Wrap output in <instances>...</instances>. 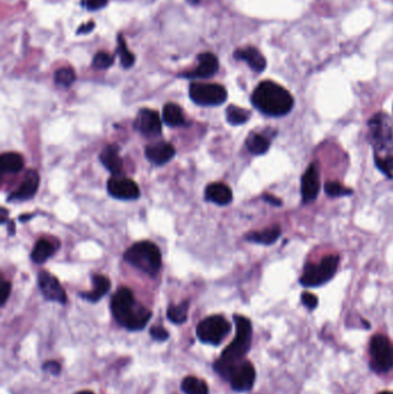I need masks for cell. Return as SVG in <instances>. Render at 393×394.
<instances>
[{"instance_id": "cell-29", "label": "cell", "mask_w": 393, "mask_h": 394, "mask_svg": "<svg viewBox=\"0 0 393 394\" xmlns=\"http://www.w3.org/2000/svg\"><path fill=\"white\" fill-rule=\"evenodd\" d=\"M249 118V111L245 110L243 107L229 105L226 110V119L229 121V124H233V126L243 124L248 121Z\"/></svg>"}, {"instance_id": "cell-37", "label": "cell", "mask_w": 393, "mask_h": 394, "mask_svg": "<svg viewBox=\"0 0 393 394\" xmlns=\"http://www.w3.org/2000/svg\"><path fill=\"white\" fill-rule=\"evenodd\" d=\"M44 371H47V373L54 375V376H57L61 371V366L57 361H47V363L43 364Z\"/></svg>"}, {"instance_id": "cell-40", "label": "cell", "mask_w": 393, "mask_h": 394, "mask_svg": "<svg viewBox=\"0 0 393 394\" xmlns=\"http://www.w3.org/2000/svg\"><path fill=\"white\" fill-rule=\"evenodd\" d=\"M263 199L265 202L270 203L272 206H280L282 204V199H279L278 197L272 195H265L263 196Z\"/></svg>"}, {"instance_id": "cell-41", "label": "cell", "mask_w": 393, "mask_h": 394, "mask_svg": "<svg viewBox=\"0 0 393 394\" xmlns=\"http://www.w3.org/2000/svg\"><path fill=\"white\" fill-rule=\"evenodd\" d=\"M1 212H3V216H1V224H4L5 219H6V213H8V211H6L5 209H1Z\"/></svg>"}, {"instance_id": "cell-38", "label": "cell", "mask_w": 393, "mask_h": 394, "mask_svg": "<svg viewBox=\"0 0 393 394\" xmlns=\"http://www.w3.org/2000/svg\"><path fill=\"white\" fill-rule=\"evenodd\" d=\"M10 294H11V284L8 283V281H4L3 285H1V292H0L1 305H4L6 303L8 298H10Z\"/></svg>"}, {"instance_id": "cell-7", "label": "cell", "mask_w": 393, "mask_h": 394, "mask_svg": "<svg viewBox=\"0 0 393 394\" xmlns=\"http://www.w3.org/2000/svg\"><path fill=\"white\" fill-rule=\"evenodd\" d=\"M370 366L376 373H388L393 369V342L383 334H376L369 344Z\"/></svg>"}, {"instance_id": "cell-23", "label": "cell", "mask_w": 393, "mask_h": 394, "mask_svg": "<svg viewBox=\"0 0 393 394\" xmlns=\"http://www.w3.org/2000/svg\"><path fill=\"white\" fill-rule=\"evenodd\" d=\"M1 170L6 173H18L25 166V160L21 155L16 153H6L0 158Z\"/></svg>"}, {"instance_id": "cell-8", "label": "cell", "mask_w": 393, "mask_h": 394, "mask_svg": "<svg viewBox=\"0 0 393 394\" xmlns=\"http://www.w3.org/2000/svg\"><path fill=\"white\" fill-rule=\"evenodd\" d=\"M231 324L225 317L221 315L209 316L205 320H201L196 327V334L204 344H210L217 346L221 344L229 333Z\"/></svg>"}, {"instance_id": "cell-24", "label": "cell", "mask_w": 393, "mask_h": 394, "mask_svg": "<svg viewBox=\"0 0 393 394\" xmlns=\"http://www.w3.org/2000/svg\"><path fill=\"white\" fill-rule=\"evenodd\" d=\"M54 254V245L47 239H41L36 242L35 247L32 249V259L34 263L42 264V263L47 262Z\"/></svg>"}, {"instance_id": "cell-31", "label": "cell", "mask_w": 393, "mask_h": 394, "mask_svg": "<svg viewBox=\"0 0 393 394\" xmlns=\"http://www.w3.org/2000/svg\"><path fill=\"white\" fill-rule=\"evenodd\" d=\"M76 75L74 69L71 67H61L54 74V81L61 87H69L76 81Z\"/></svg>"}, {"instance_id": "cell-39", "label": "cell", "mask_w": 393, "mask_h": 394, "mask_svg": "<svg viewBox=\"0 0 393 394\" xmlns=\"http://www.w3.org/2000/svg\"><path fill=\"white\" fill-rule=\"evenodd\" d=\"M93 28H95V22L90 21L86 23V25H81V27L78 29L76 34H78V35H80V34H88V32H91Z\"/></svg>"}, {"instance_id": "cell-5", "label": "cell", "mask_w": 393, "mask_h": 394, "mask_svg": "<svg viewBox=\"0 0 393 394\" xmlns=\"http://www.w3.org/2000/svg\"><path fill=\"white\" fill-rule=\"evenodd\" d=\"M126 262L155 277L161 267V255L157 245L150 241L136 242L124 255Z\"/></svg>"}, {"instance_id": "cell-43", "label": "cell", "mask_w": 393, "mask_h": 394, "mask_svg": "<svg viewBox=\"0 0 393 394\" xmlns=\"http://www.w3.org/2000/svg\"><path fill=\"white\" fill-rule=\"evenodd\" d=\"M379 394H393V392H390V391H384V392H381Z\"/></svg>"}, {"instance_id": "cell-36", "label": "cell", "mask_w": 393, "mask_h": 394, "mask_svg": "<svg viewBox=\"0 0 393 394\" xmlns=\"http://www.w3.org/2000/svg\"><path fill=\"white\" fill-rule=\"evenodd\" d=\"M109 0H86L83 5L86 6L87 10L89 11H97L100 8H103L106 6Z\"/></svg>"}, {"instance_id": "cell-35", "label": "cell", "mask_w": 393, "mask_h": 394, "mask_svg": "<svg viewBox=\"0 0 393 394\" xmlns=\"http://www.w3.org/2000/svg\"><path fill=\"white\" fill-rule=\"evenodd\" d=\"M150 336L155 340L165 341L168 338V332L164 327H153L150 329Z\"/></svg>"}, {"instance_id": "cell-22", "label": "cell", "mask_w": 393, "mask_h": 394, "mask_svg": "<svg viewBox=\"0 0 393 394\" xmlns=\"http://www.w3.org/2000/svg\"><path fill=\"white\" fill-rule=\"evenodd\" d=\"M280 234H282V230L278 225H275L271 228H265L263 231L249 233L247 235L246 239L248 241L256 242V243H261V245H272L278 240Z\"/></svg>"}, {"instance_id": "cell-44", "label": "cell", "mask_w": 393, "mask_h": 394, "mask_svg": "<svg viewBox=\"0 0 393 394\" xmlns=\"http://www.w3.org/2000/svg\"><path fill=\"white\" fill-rule=\"evenodd\" d=\"M190 1H192V3H193V4H197V3H199V1H200V0H190Z\"/></svg>"}, {"instance_id": "cell-19", "label": "cell", "mask_w": 393, "mask_h": 394, "mask_svg": "<svg viewBox=\"0 0 393 394\" xmlns=\"http://www.w3.org/2000/svg\"><path fill=\"white\" fill-rule=\"evenodd\" d=\"M204 195L207 201L218 204V206H227L232 202L233 199L232 190L229 186L222 182L210 184L205 189Z\"/></svg>"}, {"instance_id": "cell-3", "label": "cell", "mask_w": 393, "mask_h": 394, "mask_svg": "<svg viewBox=\"0 0 393 394\" xmlns=\"http://www.w3.org/2000/svg\"><path fill=\"white\" fill-rule=\"evenodd\" d=\"M251 103L269 117H282L293 109L294 100L287 90L272 81H263L251 95Z\"/></svg>"}, {"instance_id": "cell-21", "label": "cell", "mask_w": 393, "mask_h": 394, "mask_svg": "<svg viewBox=\"0 0 393 394\" xmlns=\"http://www.w3.org/2000/svg\"><path fill=\"white\" fill-rule=\"evenodd\" d=\"M93 291L81 294L83 298L90 302L100 301V298H103L111 287V283L109 281V278L103 274H95L93 277Z\"/></svg>"}, {"instance_id": "cell-42", "label": "cell", "mask_w": 393, "mask_h": 394, "mask_svg": "<svg viewBox=\"0 0 393 394\" xmlns=\"http://www.w3.org/2000/svg\"><path fill=\"white\" fill-rule=\"evenodd\" d=\"M76 394H95L93 392H90V391H81V392H78Z\"/></svg>"}, {"instance_id": "cell-6", "label": "cell", "mask_w": 393, "mask_h": 394, "mask_svg": "<svg viewBox=\"0 0 393 394\" xmlns=\"http://www.w3.org/2000/svg\"><path fill=\"white\" fill-rule=\"evenodd\" d=\"M339 264V256L329 255L318 264L307 263L301 276L300 283L304 287H317L326 284L336 274Z\"/></svg>"}, {"instance_id": "cell-10", "label": "cell", "mask_w": 393, "mask_h": 394, "mask_svg": "<svg viewBox=\"0 0 393 394\" xmlns=\"http://www.w3.org/2000/svg\"><path fill=\"white\" fill-rule=\"evenodd\" d=\"M256 380V371L249 361H241L238 363L229 375V383L236 392H247L254 386Z\"/></svg>"}, {"instance_id": "cell-25", "label": "cell", "mask_w": 393, "mask_h": 394, "mask_svg": "<svg viewBox=\"0 0 393 394\" xmlns=\"http://www.w3.org/2000/svg\"><path fill=\"white\" fill-rule=\"evenodd\" d=\"M163 119L165 124L170 127H178L185 124V117L181 107L177 104L168 103L164 107L163 110Z\"/></svg>"}, {"instance_id": "cell-2", "label": "cell", "mask_w": 393, "mask_h": 394, "mask_svg": "<svg viewBox=\"0 0 393 394\" xmlns=\"http://www.w3.org/2000/svg\"><path fill=\"white\" fill-rule=\"evenodd\" d=\"M234 322L236 327V338L224 349L222 355L218 361L214 362V366L216 373H218L224 380H229L234 366L243 361V356L249 351L253 337V327L248 318L236 315Z\"/></svg>"}, {"instance_id": "cell-26", "label": "cell", "mask_w": 393, "mask_h": 394, "mask_svg": "<svg viewBox=\"0 0 393 394\" xmlns=\"http://www.w3.org/2000/svg\"><path fill=\"white\" fill-rule=\"evenodd\" d=\"M246 146L249 150L250 153L253 155H265L270 148V141L268 138H265L262 134L258 133H251L246 140Z\"/></svg>"}, {"instance_id": "cell-33", "label": "cell", "mask_w": 393, "mask_h": 394, "mask_svg": "<svg viewBox=\"0 0 393 394\" xmlns=\"http://www.w3.org/2000/svg\"><path fill=\"white\" fill-rule=\"evenodd\" d=\"M326 193L331 197H340V196L352 195L353 190L344 187L339 182H330L326 184Z\"/></svg>"}, {"instance_id": "cell-16", "label": "cell", "mask_w": 393, "mask_h": 394, "mask_svg": "<svg viewBox=\"0 0 393 394\" xmlns=\"http://www.w3.org/2000/svg\"><path fill=\"white\" fill-rule=\"evenodd\" d=\"M40 186V174L35 170L28 171L18 190L8 196V201H25L35 195Z\"/></svg>"}, {"instance_id": "cell-20", "label": "cell", "mask_w": 393, "mask_h": 394, "mask_svg": "<svg viewBox=\"0 0 393 394\" xmlns=\"http://www.w3.org/2000/svg\"><path fill=\"white\" fill-rule=\"evenodd\" d=\"M100 162L107 171L113 175H120L122 173V160L119 156V146L117 144H109L100 153Z\"/></svg>"}, {"instance_id": "cell-11", "label": "cell", "mask_w": 393, "mask_h": 394, "mask_svg": "<svg viewBox=\"0 0 393 394\" xmlns=\"http://www.w3.org/2000/svg\"><path fill=\"white\" fill-rule=\"evenodd\" d=\"M134 128L148 138L161 135V121L159 114L150 109H142L134 121Z\"/></svg>"}, {"instance_id": "cell-30", "label": "cell", "mask_w": 393, "mask_h": 394, "mask_svg": "<svg viewBox=\"0 0 393 394\" xmlns=\"http://www.w3.org/2000/svg\"><path fill=\"white\" fill-rule=\"evenodd\" d=\"M119 57H120V63H122V67L131 68L134 63H135V57L131 51L127 49L126 45L125 39L122 34L118 35V49H117Z\"/></svg>"}, {"instance_id": "cell-9", "label": "cell", "mask_w": 393, "mask_h": 394, "mask_svg": "<svg viewBox=\"0 0 393 394\" xmlns=\"http://www.w3.org/2000/svg\"><path fill=\"white\" fill-rule=\"evenodd\" d=\"M190 96L194 103L202 107H217L225 103L227 91L217 83H199L194 82L190 87Z\"/></svg>"}, {"instance_id": "cell-13", "label": "cell", "mask_w": 393, "mask_h": 394, "mask_svg": "<svg viewBox=\"0 0 393 394\" xmlns=\"http://www.w3.org/2000/svg\"><path fill=\"white\" fill-rule=\"evenodd\" d=\"M197 67L193 71L185 72L180 76L186 78H209L219 69V61L214 54L204 52L197 57Z\"/></svg>"}, {"instance_id": "cell-15", "label": "cell", "mask_w": 393, "mask_h": 394, "mask_svg": "<svg viewBox=\"0 0 393 394\" xmlns=\"http://www.w3.org/2000/svg\"><path fill=\"white\" fill-rule=\"evenodd\" d=\"M319 173L315 164L308 166L301 179V194L304 203L313 202L317 197L319 193Z\"/></svg>"}, {"instance_id": "cell-27", "label": "cell", "mask_w": 393, "mask_h": 394, "mask_svg": "<svg viewBox=\"0 0 393 394\" xmlns=\"http://www.w3.org/2000/svg\"><path fill=\"white\" fill-rule=\"evenodd\" d=\"M181 390L185 394H209L207 383L195 376L185 377L181 383Z\"/></svg>"}, {"instance_id": "cell-14", "label": "cell", "mask_w": 393, "mask_h": 394, "mask_svg": "<svg viewBox=\"0 0 393 394\" xmlns=\"http://www.w3.org/2000/svg\"><path fill=\"white\" fill-rule=\"evenodd\" d=\"M107 190L109 194L115 199H139V188L135 182L127 178L110 179L107 182Z\"/></svg>"}, {"instance_id": "cell-18", "label": "cell", "mask_w": 393, "mask_h": 394, "mask_svg": "<svg viewBox=\"0 0 393 394\" xmlns=\"http://www.w3.org/2000/svg\"><path fill=\"white\" fill-rule=\"evenodd\" d=\"M175 146L166 142H158L146 148V157L155 165H164L175 157Z\"/></svg>"}, {"instance_id": "cell-28", "label": "cell", "mask_w": 393, "mask_h": 394, "mask_svg": "<svg viewBox=\"0 0 393 394\" xmlns=\"http://www.w3.org/2000/svg\"><path fill=\"white\" fill-rule=\"evenodd\" d=\"M188 309H190L188 301L181 302L180 305H170L168 309V318L171 320L172 323H185L188 317Z\"/></svg>"}, {"instance_id": "cell-17", "label": "cell", "mask_w": 393, "mask_h": 394, "mask_svg": "<svg viewBox=\"0 0 393 394\" xmlns=\"http://www.w3.org/2000/svg\"><path fill=\"white\" fill-rule=\"evenodd\" d=\"M234 58L236 61H246L253 71L261 73L267 67V61L265 56L256 49V47H247L243 49H238L234 51Z\"/></svg>"}, {"instance_id": "cell-4", "label": "cell", "mask_w": 393, "mask_h": 394, "mask_svg": "<svg viewBox=\"0 0 393 394\" xmlns=\"http://www.w3.org/2000/svg\"><path fill=\"white\" fill-rule=\"evenodd\" d=\"M368 136L375 151V160L393 157V126L388 114L377 113L369 120Z\"/></svg>"}, {"instance_id": "cell-1", "label": "cell", "mask_w": 393, "mask_h": 394, "mask_svg": "<svg viewBox=\"0 0 393 394\" xmlns=\"http://www.w3.org/2000/svg\"><path fill=\"white\" fill-rule=\"evenodd\" d=\"M111 310L115 320L129 331L142 330L153 316L150 310L136 301L127 287L119 288L112 296Z\"/></svg>"}, {"instance_id": "cell-34", "label": "cell", "mask_w": 393, "mask_h": 394, "mask_svg": "<svg viewBox=\"0 0 393 394\" xmlns=\"http://www.w3.org/2000/svg\"><path fill=\"white\" fill-rule=\"evenodd\" d=\"M301 301L304 303V307L309 310H314L318 305V300L314 294L304 292L301 295Z\"/></svg>"}, {"instance_id": "cell-32", "label": "cell", "mask_w": 393, "mask_h": 394, "mask_svg": "<svg viewBox=\"0 0 393 394\" xmlns=\"http://www.w3.org/2000/svg\"><path fill=\"white\" fill-rule=\"evenodd\" d=\"M113 63H115L113 56L107 54L105 51H100L93 57V66L97 69H106V68L111 67Z\"/></svg>"}, {"instance_id": "cell-12", "label": "cell", "mask_w": 393, "mask_h": 394, "mask_svg": "<svg viewBox=\"0 0 393 394\" xmlns=\"http://www.w3.org/2000/svg\"><path fill=\"white\" fill-rule=\"evenodd\" d=\"M38 286L43 293L44 298L50 301L65 305L67 302V295L57 278L47 271H41L38 274Z\"/></svg>"}]
</instances>
